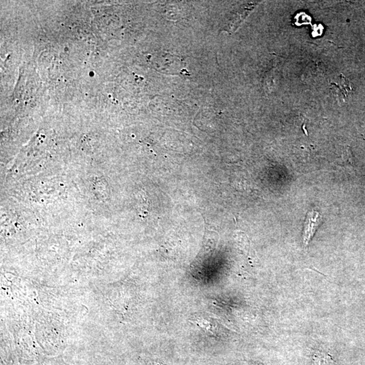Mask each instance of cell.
Segmentation results:
<instances>
[{
    "label": "cell",
    "instance_id": "1",
    "mask_svg": "<svg viewBox=\"0 0 365 365\" xmlns=\"http://www.w3.org/2000/svg\"><path fill=\"white\" fill-rule=\"evenodd\" d=\"M321 220V215L317 212L311 211L308 213L303 233V244L304 247L309 245L310 240L314 235Z\"/></svg>",
    "mask_w": 365,
    "mask_h": 365
},
{
    "label": "cell",
    "instance_id": "2",
    "mask_svg": "<svg viewBox=\"0 0 365 365\" xmlns=\"http://www.w3.org/2000/svg\"><path fill=\"white\" fill-rule=\"evenodd\" d=\"M313 363L314 365H333V362L328 354L319 352L313 355Z\"/></svg>",
    "mask_w": 365,
    "mask_h": 365
}]
</instances>
